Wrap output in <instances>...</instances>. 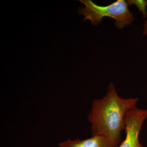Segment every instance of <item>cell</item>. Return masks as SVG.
I'll list each match as a JSON object with an SVG mask.
<instances>
[{
  "mask_svg": "<svg viewBox=\"0 0 147 147\" xmlns=\"http://www.w3.org/2000/svg\"><path fill=\"white\" fill-rule=\"evenodd\" d=\"M147 118V109L135 107L129 110L125 117L126 137L117 147H144L139 143V136Z\"/></svg>",
  "mask_w": 147,
  "mask_h": 147,
  "instance_id": "obj_3",
  "label": "cell"
},
{
  "mask_svg": "<svg viewBox=\"0 0 147 147\" xmlns=\"http://www.w3.org/2000/svg\"><path fill=\"white\" fill-rule=\"evenodd\" d=\"M79 1L85 5V7L78 9L79 14L85 16L84 21L89 20L93 26L100 24L102 18L106 16L115 19V25L119 29L131 25L134 21L133 14L129 10L127 2L124 0H118L105 6L96 4L91 0Z\"/></svg>",
  "mask_w": 147,
  "mask_h": 147,
  "instance_id": "obj_2",
  "label": "cell"
},
{
  "mask_svg": "<svg viewBox=\"0 0 147 147\" xmlns=\"http://www.w3.org/2000/svg\"><path fill=\"white\" fill-rule=\"evenodd\" d=\"M143 34L145 35H147V19L145 21L144 25V30L143 31Z\"/></svg>",
  "mask_w": 147,
  "mask_h": 147,
  "instance_id": "obj_5",
  "label": "cell"
},
{
  "mask_svg": "<svg viewBox=\"0 0 147 147\" xmlns=\"http://www.w3.org/2000/svg\"><path fill=\"white\" fill-rule=\"evenodd\" d=\"M58 145L60 147H115L109 139L98 136H93L84 140L68 138Z\"/></svg>",
  "mask_w": 147,
  "mask_h": 147,
  "instance_id": "obj_4",
  "label": "cell"
},
{
  "mask_svg": "<svg viewBox=\"0 0 147 147\" xmlns=\"http://www.w3.org/2000/svg\"><path fill=\"white\" fill-rule=\"evenodd\" d=\"M138 101V97H121L114 84L110 83L106 95L92 102L91 110L88 116L91 124L92 136L105 137L115 147L119 146L122 142L121 132L125 129V115L137 107Z\"/></svg>",
  "mask_w": 147,
  "mask_h": 147,
  "instance_id": "obj_1",
  "label": "cell"
}]
</instances>
